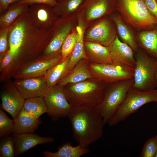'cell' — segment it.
I'll use <instances>...</instances> for the list:
<instances>
[{"instance_id":"1","label":"cell","mask_w":157,"mask_h":157,"mask_svg":"<svg viewBox=\"0 0 157 157\" xmlns=\"http://www.w3.org/2000/svg\"><path fill=\"white\" fill-rule=\"evenodd\" d=\"M50 30H43L35 25L28 12L10 27L8 50L16 57L37 55L44 50Z\"/></svg>"},{"instance_id":"2","label":"cell","mask_w":157,"mask_h":157,"mask_svg":"<svg viewBox=\"0 0 157 157\" xmlns=\"http://www.w3.org/2000/svg\"><path fill=\"white\" fill-rule=\"evenodd\" d=\"M67 117L73 138L82 147L88 148L102 137L105 124L95 107L72 106Z\"/></svg>"},{"instance_id":"3","label":"cell","mask_w":157,"mask_h":157,"mask_svg":"<svg viewBox=\"0 0 157 157\" xmlns=\"http://www.w3.org/2000/svg\"><path fill=\"white\" fill-rule=\"evenodd\" d=\"M114 10L126 24L136 31L152 30L157 26V20L144 0H115Z\"/></svg>"},{"instance_id":"4","label":"cell","mask_w":157,"mask_h":157,"mask_svg":"<svg viewBox=\"0 0 157 157\" xmlns=\"http://www.w3.org/2000/svg\"><path fill=\"white\" fill-rule=\"evenodd\" d=\"M133 78L112 83L104 91L102 99L95 107L102 117L104 124L108 123L125 99L129 90L132 87Z\"/></svg>"},{"instance_id":"5","label":"cell","mask_w":157,"mask_h":157,"mask_svg":"<svg viewBox=\"0 0 157 157\" xmlns=\"http://www.w3.org/2000/svg\"><path fill=\"white\" fill-rule=\"evenodd\" d=\"M151 102L157 103L156 89L142 91L132 87L108 123L112 126L125 119L142 106Z\"/></svg>"},{"instance_id":"6","label":"cell","mask_w":157,"mask_h":157,"mask_svg":"<svg viewBox=\"0 0 157 157\" xmlns=\"http://www.w3.org/2000/svg\"><path fill=\"white\" fill-rule=\"evenodd\" d=\"M135 52L136 64L132 87L142 91L156 89L157 59L148 55L144 50L138 49Z\"/></svg>"},{"instance_id":"7","label":"cell","mask_w":157,"mask_h":157,"mask_svg":"<svg viewBox=\"0 0 157 157\" xmlns=\"http://www.w3.org/2000/svg\"><path fill=\"white\" fill-rule=\"evenodd\" d=\"M78 24L77 15L59 17L51 29L45 48L38 58H50L60 54L64 41Z\"/></svg>"},{"instance_id":"8","label":"cell","mask_w":157,"mask_h":157,"mask_svg":"<svg viewBox=\"0 0 157 157\" xmlns=\"http://www.w3.org/2000/svg\"><path fill=\"white\" fill-rule=\"evenodd\" d=\"M115 24L109 16L97 20L85 29L84 41L96 42L109 46L117 35Z\"/></svg>"},{"instance_id":"9","label":"cell","mask_w":157,"mask_h":157,"mask_svg":"<svg viewBox=\"0 0 157 157\" xmlns=\"http://www.w3.org/2000/svg\"><path fill=\"white\" fill-rule=\"evenodd\" d=\"M89 69L92 76L106 83L133 78L134 73V68L119 64L92 63Z\"/></svg>"},{"instance_id":"10","label":"cell","mask_w":157,"mask_h":157,"mask_svg":"<svg viewBox=\"0 0 157 157\" xmlns=\"http://www.w3.org/2000/svg\"><path fill=\"white\" fill-rule=\"evenodd\" d=\"M115 3V0H85L77 17L86 28L94 21L110 15Z\"/></svg>"},{"instance_id":"11","label":"cell","mask_w":157,"mask_h":157,"mask_svg":"<svg viewBox=\"0 0 157 157\" xmlns=\"http://www.w3.org/2000/svg\"><path fill=\"white\" fill-rule=\"evenodd\" d=\"M63 87L58 85L49 88L43 97L47 108V113L53 121L67 116L72 106L66 98Z\"/></svg>"},{"instance_id":"12","label":"cell","mask_w":157,"mask_h":157,"mask_svg":"<svg viewBox=\"0 0 157 157\" xmlns=\"http://www.w3.org/2000/svg\"><path fill=\"white\" fill-rule=\"evenodd\" d=\"M28 12L36 26L43 30H50L59 17L53 7L44 3L29 5Z\"/></svg>"},{"instance_id":"13","label":"cell","mask_w":157,"mask_h":157,"mask_svg":"<svg viewBox=\"0 0 157 157\" xmlns=\"http://www.w3.org/2000/svg\"><path fill=\"white\" fill-rule=\"evenodd\" d=\"M15 86L25 99L44 97L49 88L43 76L19 79L15 82Z\"/></svg>"},{"instance_id":"14","label":"cell","mask_w":157,"mask_h":157,"mask_svg":"<svg viewBox=\"0 0 157 157\" xmlns=\"http://www.w3.org/2000/svg\"><path fill=\"white\" fill-rule=\"evenodd\" d=\"M63 59L61 54L50 58H38L21 70L15 77L19 79L43 76L49 69Z\"/></svg>"},{"instance_id":"15","label":"cell","mask_w":157,"mask_h":157,"mask_svg":"<svg viewBox=\"0 0 157 157\" xmlns=\"http://www.w3.org/2000/svg\"><path fill=\"white\" fill-rule=\"evenodd\" d=\"M109 47L113 64H122L135 68L136 60L133 50L127 44L121 41L117 35Z\"/></svg>"},{"instance_id":"16","label":"cell","mask_w":157,"mask_h":157,"mask_svg":"<svg viewBox=\"0 0 157 157\" xmlns=\"http://www.w3.org/2000/svg\"><path fill=\"white\" fill-rule=\"evenodd\" d=\"M1 98L3 109L15 119L22 108L25 99L15 86L6 88L2 92Z\"/></svg>"},{"instance_id":"17","label":"cell","mask_w":157,"mask_h":157,"mask_svg":"<svg viewBox=\"0 0 157 157\" xmlns=\"http://www.w3.org/2000/svg\"><path fill=\"white\" fill-rule=\"evenodd\" d=\"M15 155L22 154L30 149L40 144L54 142L51 137H43L34 133L15 135Z\"/></svg>"},{"instance_id":"18","label":"cell","mask_w":157,"mask_h":157,"mask_svg":"<svg viewBox=\"0 0 157 157\" xmlns=\"http://www.w3.org/2000/svg\"><path fill=\"white\" fill-rule=\"evenodd\" d=\"M14 120V135L34 133L41 123L39 118L37 117L22 108Z\"/></svg>"},{"instance_id":"19","label":"cell","mask_w":157,"mask_h":157,"mask_svg":"<svg viewBox=\"0 0 157 157\" xmlns=\"http://www.w3.org/2000/svg\"><path fill=\"white\" fill-rule=\"evenodd\" d=\"M85 53L88 60L97 64H113L109 46L84 41Z\"/></svg>"},{"instance_id":"20","label":"cell","mask_w":157,"mask_h":157,"mask_svg":"<svg viewBox=\"0 0 157 157\" xmlns=\"http://www.w3.org/2000/svg\"><path fill=\"white\" fill-rule=\"evenodd\" d=\"M136 37L138 47L157 59V26L152 30L141 31Z\"/></svg>"},{"instance_id":"21","label":"cell","mask_w":157,"mask_h":157,"mask_svg":"<svg viewBox=\"0 0 157 157\" xmlns=\"http://www.w3.org/2000/svg\"><path fill=\"white\" fill-rule=\"evenodd\" d=\"M114 22L117 33L122 40V41L129 45L133 51L136 52L138 49L136 36L129 26L122 20L118 15L110 14L109 15Z\"/></svg>"},{"instance_id":"22","label":"cell","mask_w":157,"mask_h":157,"mask_svg":"<svg viewBox=\"0 0 157 157\" xmlns=\"http://www.w3.org/2000/svg\"><path fill=\"white\" fill-rule=\"evenodd\" d=\"M77 20L78 24L76 28L78 36L74 48L69 56L68 68L69 72L81 60L86 59L88 60L85 52L83 38L84 32L86 28L80 20L77 19Z\"/></svg>"},{"instance_id":"23","label":"cell","mask_w":157,"mask_h":157,"mask_svg":"<svg viewBox=\"0 0 157 157\" xmlns=\"http://www.w3.org/2000/svg\"><path fill=\"white\" fill-rule=\"evenodd\" d=\"M83 59L80 61L74 67L58 82L63 87L68 83H75L91 78L92 76L89 67Z\"/></svg>"},{"instance_id":"24","label":"cell","mask_w":157,"mask_h":157,"mask_svg":"<svg viewBox=\"0 0 157 157\" xmlns=\"http://www.w3.org/2000/svg\"><path fill=\"white\" fill-rule=\"evenodd\" d=\"M29 6L19 2L11 5L0 17V30L10 27L21 15L28 11Z\"/></svg>"},{"instance_id":"25","label":"cell","mask_w":157,"mask_h":157,"mask_svg":"<svg viewBox=\"0 0 157 157\" xmlns=\"http://www.w3.org/2000/svg\"><path fill=\"white\" fill-rule=\"evenodd\" d=\"M69 56L61 61L49 69L43 76L49 88L55 85L69 72L68 64Z\"/></svg>"},{"instance_id":"26","label":"cell","mask_w":157,"mask_h":157,"mask_svg":"<svg viewBox=\"0 0 157 157\" xmlns=\"http://www.w3.org/2000/svg\"><path fill=\"white\" fill-rule=\"evenodd\" d=\"M85 0H57L53 7L59 17H66L76 15Z\"/></svg>"},{"instance_id":"27","label":"cell","mask_w":157,"mask_h":157,"mask_svg":"<svg viewBox=\"0 0 157 157\" xmlns=\"http://www.w3.org/2000/svg\"><path fill=\"white\" fill-rule=\"evenodd\" d=\"M89 152L88 148H84L80 145L73 146L69 142L64 143L58 149L57 151H44L45 157H80Z\"/></svg>"},{"instance_id":"28","label":"cell","mask_w":157,"mask_h":157,"mask_svg":"<svg viewBox=\"0 0 157 157\" xmlns=\"http://www.w3.org/2000/svg\"><path fill=\"white\" fill-rule=\"evenodd\" d=\"M22 108L38 118L47 112L43 97H30L25 99Z\"/></svg>"},{"instance_id":"29","label":"cell","mask_w":157,"mask_h":157,"mask_svg":"<svg viewBox=\"0 0 157 157\" xmlns=\"http://www.w3.org/2000/svg\"><path fill=\"white\" fill-rule=\"evenodd\" d=\"M78 33L76 28L72 31L67 37L62 44L61 54L63 58L69 56L76 45Z\"/></svg>"},{"instance_id":"30","label":"cell","mask_w":157,"mask_h":157,"mask_svg":"<svg viewBox=\"0 0 157 157\" xmlns=\"http://www.w3.org/2000/svg\"><path fill=\"white\" fill-rule=\"evenodd\" d=\"M15 147L14 135L13 137H6V138L2 140L0 142V157L15 156Z\"/></svg>"},{"instance_id":"31","label":"cell","mask_w":157,"mask_h":157,"mask_svg":"<svg viewBox=\"0 0 157 157\" xmlns=\"http://www.w3.org/2000/svg\"><path fill=\"white\" fill-rule=\"evenodd\" d=\"M14 120L10 118L1 110H0V136L5 137L13 133Z\"/></svg>"},{"instance_id":"32","label":"cell","mask_w":157,"mask_h":157,"mask_svg":"<svg viewBox=\"0 0 157 157\" xmlns=\"http://www.w3.org/2000/svg\"><path fill=\"white\" fill-rule=\"evenodd\" d=\"M157 152V140L155 137L148 140L144 144L140 157H154Z\"/></svg>"},{"instance_id":"33","label":"cell","mask_w":157,"mask_h":157,"mask_svg":"<svg viewBox=\"0 0 157 157\" xmlns=\"http://www.w3.org/2000/svg\"><path fill=\"white\" fill-rule=\"evenodd\" d=\"M10 27L0 30V60L2 59L8 50V33Z\"/></svg>"},{"instance_id":"34","label":"cell","mask_w":157,"mask_h":157,"mask_svg":"<svg viewBox=\"0 0 157 157\" xmlns=\"http://www.w3.org/2000/svg\"><path fill=\"white\" fill-rule=\"evenodd\" d=\"M15 60V56L8 50L2 59L0 60V72L3 71L8 68Z\"/></svg>"},{"instance_id":"35","label":"cell","mask_w":157,"mask_h":157,"mask_svg":"<svg viewBox=\"0 0 157 157\" xmlns=\"http://www.w3.org/2000/svg\"><path fill=\"white\" fill-rule=\"evenodd\" d=\"M19 3L22 4L30 5L36 3H44L54 6L57 3L56 0H22Z\"/></svg>"},{"instance_id":"36","label":"cell","mask_w":157,"mask_h":157,"mask_svg":"<svg viewBox=\"0 0 157 157\" xmlns=\"http://www.w3.org/2000/svg\"><path fill=\"white\" fill-rule=\"evenodd\" d=\"M146 6L157 20V2L156 0H144Z\"/></svg>"},{"instance_id":"37","label":"cell","mask_w":157,"mask_h":157,"mask_svg":"<svg viewBox=\"0 0 157 157\" xmlns=\"http://www.w3.org/2000/svg\"><path fill=\"white\" fill-rule=\"evenodd\" d=\"M22 0H0V13L5 12L12 4Z\"/></svg>"},{"instance_id":"38","label":"cell","mask_w":157,"mask_h":157,"mask_svg":"<svg viewBox=\"0 0 157 157\" xmlns=\"http://www.w3.org/2000/svg\"><path fill=\"white\" fill-rule=\"evenodd\" d=\"M155 77H156V89L157 90V69L156 70V74H155ZM156 108H157V105H156Z\"/></svg>"},{"instance_id":"39","label":"cell","mask_w":157,"mask_h":157,"mask_svg":"<svg viewBox=\"0 0 157 157\" xmlns=\"http://www.w3.org/2000/svg\"><path fill=\"white\" fill-rule=\"evenodd\" d=\"M154 157H157V152L154 155Z\"/></svg>"},{"instance_id":"40","label":"cell","mask_w":157,"mask_h":157,"mask_svg":"<svg viewBox=\"0 0 157 157\" xmlns=\"http://www.w3.org/2000/svg\"><path fill=\"white\" fill-rule=\"evenodd\" d=\"M155 138H156L157 140V135H156L155 136Z\"/></svg>"},{"instance_id":"41","label":"cell","mask_w":157,"mask_h":157,"mask_svg":"<svg viewBox=\"0 0 157 157\" xmlns=\"http://www.w3.org/2000/svg\"><path fill=\"white\" fill-rule=\"evenodd\" d=\"M156 0V1H157V0Z\"/></svg>"},{"instance_id":"42","label":"cell","mask_w":157,"mask_h":157,"mask_svg":"<svg viewBox=\"0 0 157 157\" xmlns=\"http://www.w3.org/2000/svg\"><path fill=\"white\" fill-rule=\"evenodd\" d=\"M56 1L57 0H56Z\"/></svg>"}]
</instances>
